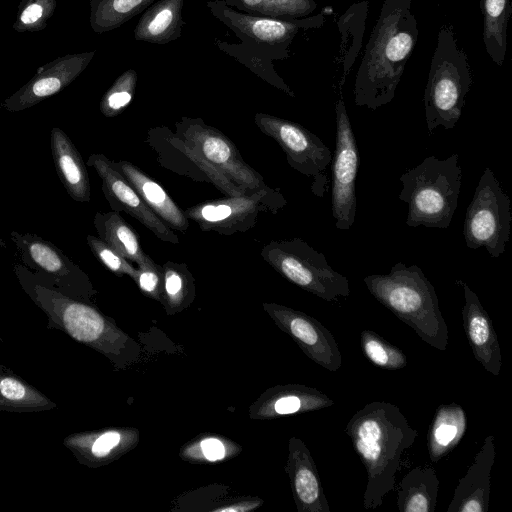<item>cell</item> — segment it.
I'll return each instance as SVG.
<instances>
[{"mask_svg":"<svg viewBox=\"0 0 512 512\" xmlns=\"http://www.w3.org/2000/svg\"><path fill=\"white\" fill-rule=\"evenodd\" d=\"M412 0H384L357 70L354 103L371 110L390 103L416 46Z\"/></svg>","mask_w":512,"mask_h":512,"instance_id":"1","label":"cell"},{"mask_svg":"<svg viewBox=\"0 0 512 512\" xmlns=\"http://www.w3.org/2000/svg\"><path fill=\"white\" fill-rule=\"evenodd\" d=\"M14 272L23 291L46 315L47 328L96 350L119 369L138 361L140 346L93 303L63 294L26 266L16 264Z\"/></svg>","mask_w":512,"mask_h":512,"instance_id":"2","label":"cell"},{"mask_svg":"<svg viewBox=\"0 0 512 512\" xmlns=\"http://www.w3.org/2000/svg\"><path fill=\"white\" fill-rule=\"evenodd\" d=\"M344 432L366 469L363 507L376 509L394 489L402 456L415 443L418 431L398 406L372 401L352 415Z\"/></svg>","mask_w":512,"mask_h":512,"instance_id":"3","label":"cell"},{"mask_svg":"<svg viewBox=\"0 0 512 512\" xmlns=\"http://www.w3.org/2000/svg\"><path fill=\"white\" fill-rule=\"evenodd\" d=\"M206 5L241 41L240 44L217 41L219 48L266 82L294 97V92L274 70L272 60L288 58L290 45L299 31L323 26L324 16L280 19L240 12L223 0H210Z\"/></svg>","mask_w":512,"mask_h":512,"instance_id":"4","label":"cell"},{"mask_svg":"<svg viewBox=\"0 0 512 512\" xmlns=\"http://www.w3.org/2000/svg\"><path fill=\"white\" fill-rule=\"evenodd\" d=\"M371 295L429 346L445 351L449 331L432 283L417 265L396 263L388 274L364 277Z\"/></svg>","mask_w":512,"mask_h":512,"instance_id":"5","label":"cell"},{"mask_svg":"<svg viewBox=\"0 0 512 512\" xmlns=\"http://www.w3.org/2000/svg\"><path fill=\"white\" fill-rule=\"evenodd\" d=\"M462 169L458 154L446 159L426 157L400 176L398 198L408 206L409 227H449L458 205Z\"/></svg>","mask_w":512,"mask_h":512,"instance_id":"6","label":"cell"},{"mask_svg":"<svg viewBox=\"0 0 512 512\" xmlns=\"http://www.w3.org/2000/svg\"><path fill=\"white\" fill-rule=\"evenodd\" d=\"M472 74L465 51L450 25L441 26L424 90L428 132L442 126L452 129L461 117Z\"/></svg>","mask_w":512,"mask_h":512,"instance_id":"7","label":"cell"},{"mask_svg":"<svg viewBox=\"0 0 512 512\" xmlns=\"http://www.w3.org/2000/svg\"><path fill=\"white\" fill-rule=\"evenodd\" d=\"M260 255L288 281L327 302L350 295L346 276L334 270L323 253L300 238L270 241Z\"/></svg>","mask_w":512,"mask_h":512,"instance_id":"8","label":"cell"},{"mask_svg":"<svg viewBox=\"0 0 512 512\" xmlns=\"http://www.w3.org/2000/svg\"><path fill=\"white\" fill-rule=\"evenodd\" d=\"M511 200L489 167L482 173L466 210L463 236L470 249L484 247L493 258L505 252L511 232Z\"/></svg>","mask_w":512,"mask_h":512,"instance_id":"9","label":"cell"},{"mask_svg":"<svg viewBox=\"0 0 512 512\" xmlns=\"http://www.w3.org/2000/svg\"><path fill=\"white\" fill-rule=\"evenodd\" d=\"M10 239L27 268L63 294L92 303L97 290L88 275L55 244L18 231H11Z\"/></svg>","mask_w":512,"mask_h":512,"instance_id":"10","label":"cell"},{"mask_svg":"<svg viewBox=\"0 0 512 512\" xmlns=\"http://www.w3.org/2000/svg\"><path fill=\"white\" fill-rule=\"evenodd\" d=\"M286 204V199L278 190L268 187L240 196L205 201L183 212L202 231L232 235L252 228L261 213L276 214Z\"/></svg>","mask_w":512,"mask_h":512,"instance_id":"11","label":"cell"},{"mask_svg":"<svg viewBox=\"0 0 512 512\" xmlns=\"http://www.w3.org/2000/svg\"><path fill=\"white\" fill-rule=\"evenodd\" d=\"M175 126L176 137L236 186L247 192L268 188L262 176L243 160L234 143L220 130L200 118L182 117Z\"/></svg>","mask_w":512,"mask_h":512,"instance_id":"12","label":"cell"},{"mask_svg":"<svg viewBox=\"0 0 512 512\" xmlns=\"http://www.w3.org/2000/svg\"><path fill=\"white\" fill-rule=\"evenodd\" d=\"M254 122L280 145L293 169L314 179L312 190L322 197L327 185L324 172L332 161V153L323 141L302 125L277 116L256 113Z\"/></svg>","mask_w":512,"mask_h":512,"instance_id":"13","label":"cell"},{"mask_svg":"<svg viewBox=\"0 0 512 512\" xmlns=\"http://www.w3.org/2000/svg\"><path fill=\"white\" fill-rule=\"evenodd\" d=\"M336 147L332 155L331 209L335 226L348 230L355 221V182L359 152L345 103L340 97L335 105Z\"/></svg>","mask_w":512,"mask_h":512,"instance_id":"14","label":"cell"},{"mask_svg":"<svg viewBox=\"0 0 512 512\" xmlns=\"http://www.w3.org/2000/svg\"><path fill=\"white\" fill-rule=\"evenodd\" d=\"M262 307L278 328L287 333L310 360L331 372L341 368L342 355L338 343L321 322L302 311L281 304L265 302Z\"/></svg>","mask_w":512,"mask_h":512,"instance_id":"15","label":"cell"},{"mask_svg":"<svg viewBox=\"0 0 512 512\" xmlns=\"http://www.w3.org/2000/svg\"><path fill=\"white\" fill-rule=\"evenodd\" d=\"M87 165L93 167L102 180V191L113 211H124L160 240L179 244L178 236L145 204L131 183L115 168L113 161L104 154L93 153L88 157Z\"/></svg>","mask_w":512,"mask_h":512,"instance_id":"16","label":"cell"},{"mask_svg":"<svg viewBox=\"0 0 512 512\" xmlns=\"http://www.w3.org/2000/svg\"><path fill=\"white\" fill-rule=\"evenodd\" d=\"M94 55L95 51L67 54L43 65L26 84L2 102V108L19 112L60 92L85 70Z\"/></svg>","mask_w":512,"mask_h":512,"instance_id":"17","label":"cell"},{"mask_svg":"<svg viewBox=\"0 0 512 512\" xmlns=\"http://www.w3.org/2000/svg\"><path fill=\"white\" fill-rule=\"evenodd\" d=\"M139 439L140 432L135 428L111 427L72 433L63 439V444L80 464L97 468L124 456Z\"/></svg>","mask_w":512,"mask_h":512,"instance_id":"18","label":"cell"},{"mask_svg":"<svg viewBox=\"0 0 512 512\" xmlns=\"http://www.w3.org/2000/svg\"><path fill=\"white\" fill-rule=\"evenodd\" d=\"M285 471L290 479L298 512H330L319 472L306 444L297 437L288 441Z\"/></svg>","mask_w":512,"mask_h":512,"instance_id":"19","label":"cell"},{"mask_svg":"<svg viewBox=\"0 0 512 512\" xmlns=\"http://www.w3.org/2000/svg\"><path fill=\"white\" fill-rule=\"evenodd\" d=\"M457 283L463 288L464 304L461 313L472 353L487 372L499 376L503 362L492 321L476 293L466 283L460 280Z\"/></svg>","mask_w":512,"mask_h":512,"instance_id":"20","label":"cell"},{"mask_svg":"<svg viewBox=\"0 0 512 512\" xmlns=\"http://www.w3.org/2000/svg\"><path fill=\"white\" fill-rule=\"evenodd\" d=\"M334 400L322 391L302 384L276 385L267 389L249 408L252 419H272L328 408Z\"/></svg>","mask_w":512,"mask_h":512,"instance_id":"21","label":"cell"},{"mask_svg":"<svg viewBox=\"0 0 512 512\" xmlns=\"http://www.w3.org/2000/svg\"><path fill=\"white\" fill-rule=\"evenodd\" d=\"M496 447L493 435H488L475 458L459 479L447 512H486L489 507L491 470Z\"/></svg>","mask_w":512,"mask_h":512,"instance_id":"22","label":"cell"},{"mask_svg":"<svg viewBox=\"0 0 512 512\" xmlns=\"http://www.w3.org/2000/svg\"><path fill=\"white\" fill-rule=\"evenodd\" d=\"M50 148L56 173L68 195L76 202H89L88 172L72 140L62 129L54 127L50 132Z\"/></svg>","mask_w":512,"mask_h":512,"instance_id":"23","label":"cell"},{"mask_svg":"<svg viewBox=\"0 0 512 512\" xmlns=\"http://www.w3.org/2000/svg\"><path fill=\"white\" fill-rule=\"evenodd\" d=\"M115 168L131 183L145 204L167 225L185 232L189 220L165 189L136 165L128 161L113 162Z\"/></svg>","mask_w":512,"mask_h":512,"instance_id":"24","label":"cell"},{"mask_svg":"<svg viewBox=\"0 0 512 512\" xmlns=\"http://www.w3.org/2000/svg\"><path fill=\"white\" fill-rule=\"evenodd\" d=\"M184 0H158L142 12L134 28V38L152 44H167L178 39L185 24Z\"/></svg>","mask_w":512,"mask_h":512,"instance_id":"25","label":"cell"},{"mask_svg":"<svg viewBox=\"0 0 512 512\" xmlns=\"http://www.w3.org/2000/svg\"><path fill=\"white\" fill-rule=\"evenodd\" d=\"M440 481L431 466H416L401 479L397 492L400 512H434Z\"/></svg>","mask_w":512,"mask_h":512,"instance_id":"26","label":"cell"},{"mask_svg":"<svg viewBox=\"0 0 512 512\" xmlns=\"http://www.w3.org/2000/svg\"><path fill=\"white\" fill-rule=\"evenodd\" d=\"M466 431V413L456 403L440 405L428 430L429 458L437 463L461 441Z\"/></svg>","mask_w":512,"mask_h":512,"instance_id":"27","label":"cell"},{"mask_svg":"<svg viewBox=\"0 0 512 512\" xmlns=\"http://www.w3.org/2000/svg\"><path fill=\"white\" fill-rule=\"evenodd\" d=\"M93 224L98 237L128 261L141 266L152 258L143 250L134 229L116 211L97 212Z\"/></svg>","mask_w":512,"mask_h":512,"instance_id":"28","label":"cell"},{"mask_svg":"<svg viewBox=\"0 0 512 512\" xmlns=\"http://www.w3.org/2000/svg\"><path fill=\"white\" fill-rule=\"evenodd\" d=\"M57 404L17 375L0 365V410L9 412H38L52 410Z\"/></svg>","mask_w":512,"mask_h":512,"instance_id":"29","label":"cell"},{"mask_svg":"<svg viewBox=\"0 0 512 512\" xmlns=\"http://www.w3.org/2000/svg\"><path fill=\"white\" fill-rule=\"evenodd\" d=\"M483 16V42L492 61L501 66L507 49V25L511 15L510 0H480Z\"/></svg>","mask_w":512,"mask_h":512,"instance_id":"30","label":"cell"},{"mask_svg":"<svg viewBox=\"0 0 512 512\" xmlns=\"http://www.w3.org/2000/svg\"><path fill=\"white\" fill-rule=\"evenodd\" d=\"M162 268L164 289L161 304L167 315H174L188 308L195 300V279L185 263L166 261Z\"/></svg>","mask_w":512,"mask_h":512,"instance_id":"31","label":"cell"},{"mask_svg":"<svg viewBox=\"0 0 512 512\" xmlns=\"http://www.w3.org/2000/svg\"><path fill=\"white\" fill-rule=\"evenodd\" d=\"M156 0H90L89 22L97 34L112 31L142 13Z\"/></svg>","mask_w":512,"mask_h":512,"instance_id":"32","label":"cell"},{"mask_svg":"<svg viewBox=\"0 0 512 512\" xmlns=\"http://www.w3.org/2000/svg\"><path fill=\"white\" fill-rule=\"evenodd\" d=\"M368 4V0L354 3L338 20V29L341 34L340 56L344 76L349 72L361 49Z\"/></svg>","mask_w":512,"mask_h":512,"instance_id":"33","label":"cell"},{"mask_svg":"<svg viewBox=\"0 0 512 512\" xmlns=\"http://www.w3.org/2000/svg\"><path fill=\"white\" fill-rule=\"evenodd\" d=\"M228 6L253 15L280 19L309 16L315 11V0H223Z\"/></svg>","mask_w":512,"mask_h":512,"instance_id":"34","label":"cell"},{"mask_svg":"<svg viewBox=\"0 0 512 512\" xmlns=\"http://www.w3.org/2000/svg\"><path fill=\"white\" fill-rule=\"evenodd\" d=\"M241 447L219 435H202L186 445L179 453L183 460L196 463H214L235 457Z\"/></svg>","mask_w":512,"mask_h":512,"instance_id":"35","label":"cell"},{"mask_svg":"<svg viewBox=\"0 0 512 512\" xmlns=\"http://www.w3.org/2000/svg\"><path fill=\"white\" fill-rule=\"evenodd\" d=\"M360 345L366 358L382 369L399 370L407 365L403 351L373 331L361 332Z\"/></svg>","mask_w":512,"mask_h":512,"instance_id":"36","label":"cell"},{"mask_svg":"<svg viewBox=\"0 0 512 512\" xmlns=\"http://www.w3.org/2000/svg\"><path fill=\"white\" fill-rule=\"evenodd\" d=\"M137 73L134 69L123 72L106 91L100 101V111L105 117L119 115L134 98Z\"/></svg>","mask_w":512,"mask_h":512,"instance_id":"37","label":"cell"},{"mask_svg":"<svg viewBox=\"0 0 512 512\" xmlns=\"http://www.w3.org/2000/svg\"><path fill=\"white\" fill-rule=\"evenodd\" d=\"M56 0H21L13 29L17 32L43 30L56 10Z\"/></svg>","mask_w":512,"mask_h":512,"instance_id":"38","label":"cell"},{"mask_svg":"<svg viewBox=\"0 0 512 512\" xmlns=\"http://www.w3.org/2000/svg\"><path fill=\"white\" fill-rule=\"evenodd\" d=\"M86 240L94 257L106 269L119 277L127 275L134 279L136 268L126 258L97 236L87 235Z\"/></svg>","mask_w":512,"mask_h":512,"instance_id":"39","label":"cell"},{"mask_svg":"<svg viewBox=\"0 0 512 512\" xmlns=\"http://www.w3.org/2000/svg\"><path fill=\"white\" fill-rule=\"evenodd\" d=\"M133 280L146 297L162 303L164 289L162 266L152 259L136 268V275Z\"/></svg>","mask_w":512,"mask_h":512,"instance_id":"40","label":"cell"},{"mask_svg":"<svg viewBox=\"0 0 512 512\" xmlns=\"http://www.w3.org/2000/svg\"><path fill=\"white\" fill-rule=\"evenodd\" d=\"M262 501L259 499L241 500L233 504L225 505L223 507H216L211 509V512H248L256 509L261 505Z\"/></svg>","mask_w":512,"mask_h":512,"instance_id":"41","label":"cell"},{"mask_svg":"<svg viewBox=\"0 0 512 512\" xmlns=\"http://www.w3.org/2000/svg\"><path fill=\"white\" fill-rule=\"evenodd\" d=\"M2 342L1 338H0V343Z\"/></svg>","mask_w":512,"mask_h":512,"instance_id":"42","label":"cell"}]
</instances>
